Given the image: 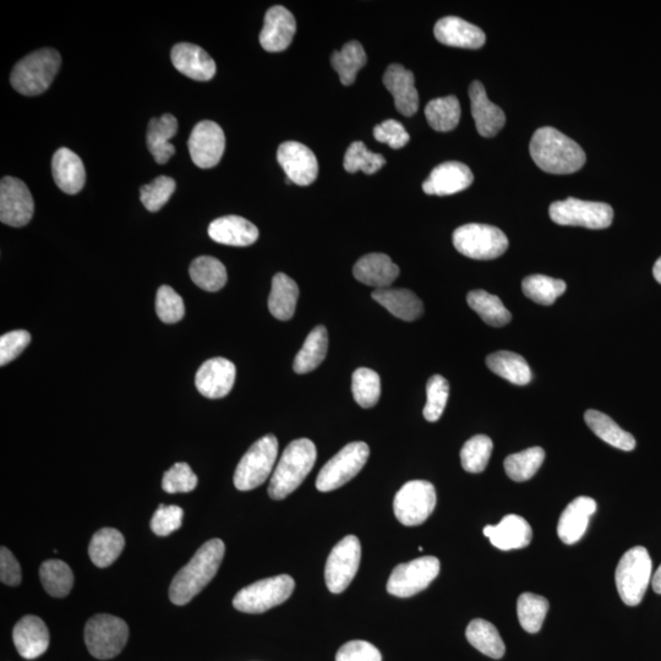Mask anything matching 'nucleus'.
<instances>
[{
    "mask_svg": "<svg viewBox=\"0 0 661 661\" xmlns=\"http://www.w3.org/2000/svg\"><path fill=\"white\" fill-rule=\"evenodd\" d=\"M225 553L226 546L221 539H211L202 545L174 577L169 587L171 602L178 606L191 602L216 576Z\"/></svg>",
    "mask_w": 661,
    "mask_h": 661,
    "instance_id": "nucleus-1",
    "label": "nucleus"
},
{
    "mask_svg": "<svg viewBox=\"0 0 661 661\" xmlns=\"http://www.w3.org/2000/svg\"><path fill=\"white\" fill-rule=\"evenodd\" d=\"M529 151L535 165L551 174L575 173L587 160L582 147L576 141L550 127L535 131Z\"/></svg>",
    "mask_w": 661,
    "mask_h": 661,
    "instance_id": "nucleus-2",
    "label": "nucleus"
},
{
    "mask_svg": "<svg viewBox=\"0 0 661 661\" xmlns=\"http://www.w3.org/2000/svg\"><path fill=\"white\" fill-rule=\"evenodd\" d=\"M316 456L318 452L313 441L299 439L291 442L273 471L269 486L271 499L283 500L296 491L313 471Z\"/></svg>",
    "mask_w": 661,
    "mask_h": 661,
    "instance_id": "nucleus-3",
    "label": "nucleus"
},
{
    "mask_svg": "<svg viewBox=\"0 0 661 661\" xmlns=\"http://www.w3.org/2000/svg\"><path fill=\"white\" fill-rule=\"evenodd\" d=\"M62 65L56 49L43 48L29 54L15 65L10 83L19 94L38 96L48 90Z\"/></svg>",
    "mask_w": 661,
    "mask_h": 661,
    "instance_id": "nucleus-4",
    "label": "nucleus"
},
{
    "mask_svg": "<svg viewBox=\"0 0 661 661\" xmlns=\"http://www.w3.org/2000/svg\"><path fill=\"white\" fill-rule=\"evenodd\" d=\"M652 568V559L643 546H635L621 557L615 581L622 602L628 606L641 604L652 579Z\"/></svg>",
    "mask_w": 661,
    "mask_h": 661,
    "instance_id": "nucleus-5",
    "label": "nucleus"
},
{
    "mask_svg": "<svg viewBox=\"0 0 661 661\" xmlns=\"http://www.w3.org/2000/svg\"><path fill=\"white\" fill-rule=\"evenodd\" d=\"M296 588L291 576L281 575L261 579L238 592L233 606L245 614H262L287 602Z\"/></svg>",
    "mask_w": 661,
    "mask_h": 661,
    "instance_id": "nucleus-6",
    "label": "nucleus"
},
{
    "mask_svg": "<svg viewBox=\"0 0 661 661\" xmlns=\"http://www.w3.org/2000/svg\"><path fill=\"white\" fill-rule=\"evenodd\" d=\"M278 456V441L276 436L266 435L256 441L240 460L234 485L240 491H250L258 488L269 479Z\"/></svg>",
    "mask_w": 661,
    "mask_h": 661,
    "instance_id": "nucleus-7",
    "label": "nucleus"
},
{
    "mask_svg": "<svg viewBox=\"0 0 661 661\" xmlns=\"http://www.w3.org/2000/svg\"><path fill=\"white\" fill-rule=\"evenodd\" d=\"M129 627L117 616L100 614L91 617L85 627V643L92 657L108 660L117 657L127 644Z\"/></svg>",
    "mask_w": 661,
    "mask_h": 661,
    "instance_id": "nucleus-8",
    "label": "nucleus"
},
{
    "mask_svg": "<svg viewBox=\"0 0 661 661\" xmlns=\"http://www.w3.org/2000/svg\"><path fill=\"white\" fill-rule=\"evenodd\" d=\"M508 239L501 229L479 223L457 228L453 233V245L457 251L473 260H494L508 248Z\"/></svg>",
    "mask_w": 661,
    "mask_h": 661,
    "instance_id": "nucleus-9",
    "label": "nucleus"
},
{
    "mask_svg": "<svg viewBox=\"0 0 661 661\" xmlns=\"http://www.w3.org/2000/svg\"><path fill=\"white\" fill-rule=\"evenodd\" d=\"M549 215L556 225L589 229L608 228L614 220V210L610 205L575 198L554 202L550 206Z\"/></svg>",
    "mask_w": 661,
    "mask_h": 661,
    "instance_id": "nucleus-10",
    "label": "nucleus"
},
{
    "mask_svg": "<svg viewBox=\"0 0 661 661\" xmlns=\"http://www.w3.org/2000/svg\"><path fill=\"white\" fill-rule=\"evenodd\" d=\"M369 456L370 449L365 442H352V444L344 446L322 467L319 477L316 479V488L322 493L340 489L362 471Z\"/></svg>",
    "mask_w": 661,
    "mask_h": 661,
    "instance_id": "nucleus-11",
    "label": "nucleus"
},
{
    "mask_svg": "<svg viewBox=\"0 0 661 661\" xmlns=\"http://www.w3.org/2000/svg\"><path fill=\"white\" fill-rule=\"evenodd\" d=\"M435 486L426 480L404 484L393 501V511L403 526H420L431 516L436 506Z\"/></svg>",
    "mask_w": 661,
    "mask_h": 661,
    "instance_id": "nucleus-12",
    "label": "nucleus"
},
{
    "mask_svg": "<svg viewBox=\"0 0 661 661\" xmlns=\"http://www.w3.org/2000/svg\"><path fill=\"white\" fill-rule=\"evenodd\" d=\"M439 573L440 561L437 557H419L395 567L387 582V592L398 598H411L428 588Z\"/></svg>",
    "mask_w": 661,
    "mask_h": 661,
    "instance_id": "nucleus-13",
    "label": "nucleus"
},
{
    "mask_svg": "<svg viewBox=\"0 0 661 661\" xmlns=\"http://www.w3.org/2000/svg\"><path fill=\"white\" fill-rule=\"evenodd\" d=\"M362 545L354 535H347L332 549L325 567V581L329 591L340 594L349 587L359 570Z\"/></svg>",
    "mask_w": 661,
    "mask_h": 661,
    "instance_id": "nucleus-14",
    "label": "nucleus"
},
{
    "mask_svg": "<svg viewBox=\"0 0 661 661\" xmlns=\"http://www.w3.org/2000/svg\"><path fill=\"white\" fill-rule=\"evenodd\" d=\"M35 201L20 179L4 177L0 183V221L10 227H24L32 220Z\"/></svg>",
    "mask_w": 661,
    "mask_h": 661,
    "instance_id": "nucleus-15",
    "label": "nucleus"
},
{
    "mask_svg": "<svg viewBox=\"0 0 661 661\" xmlns=\"http://www.w3.org/2000/svg\"><path fill=\"white\" fill-rule=\"evenodd\" d=\"M188 145L195 165L209 169L221 162L226 149V136L220 125L204 120L191 131Z\"/></svg>",
    "mask_w": 661,
    "mask_h": 661,
    "instance_id": "nucleus-16",
    "label": "nucleus"
},
{
    "mask_svg": "<svg viewBox=\"0 0 661 661\" xmlns=\"http://www.w3.org/2000/svg\"><path fill=\"white\" fill-rule=\"evenodd\" d=\"M277 160L289 182L296 183L300 187L313 184L318 178V158L308 146L297 141H286L278 147Z\"/></svg>",
    "mask_w": 661,
    "mask_h": 661,
    "instance_id": "nucleus-17",
    "label": "nucleus"
},
{
    "mask_svg": "<svg viewBox=\"0 0 661 661\" xmlns=\"http://www.w3.org/2000/svg\"><path fill=\"white\" fill-rule=\"evenodd\" d=\"M236 365L226 358H212L200 366L195 376L196 389L206 398L218 400L232 391L236 381Z\"/></svg>",
    "mask_w": 661,
    "mask_h": 661,
    "instance_id": "nucleus-18",
    "label": "nucleus"
},
{
    "mask_svg": "<svg viewBox=\"0 0 661 661\" xmlns=\"http://www.w3.org/2000/svg\"><path fill=\"white\" fill-rule=\"evenodd\" d=\"M296 31L297 23L293 14L282 5H276L267 10L260 34V45L271 53L286 51Z\"/></svg>",
    "mask_w": 661,
    "mask_h": 661,
    "instance_id": "nucleus-19",
    "label": "nucleus"
},
{
    "mask_svg": "<svg viewBox=\"0 0 661 661\" xmlns=\"http://www.w3.org/2000/svg\"><path fill=\"white\" fill-rule=\"evenodd\" d=\"M473 180L468 166L461 162H445L433 169L423 184V190L428 195H453L471 187Z\"/></svg>",
    "mask_w": 661,
    "mask_h": 661,
    "instance_id": "nucleus-20",
    "label": "nucleus"
},
{
    "mask_svg": "<svg viewBox=\"0 0 661 661\" xmlns=\"http://www.w3.org/2000/svg\"><path fill=\"white\" fill-rule=\"evenodd\" d=\"M172 63L180 73L195 81H210L216 74V63L209 53L193 43H178L171 53Z\"/></svg>",
    "mask_w": 661,
    "mask_h": 661,
    "instance_id": "nucleus-21",
    "label": "nucleus"
},
{
    "mask_svg": "<svg viewBox=\"0 0 661 661\" xmlns=\"http://www.w3.org/2000/svg\"><path fill=\"white\" fill-rule=\"evenodd\" d=\"M472 116L478 133L484 138H494L505 127L506 116L504 111L489 100L485 87L480 81H473L469 87Z\"/></svg>",
    "mask_w": 661,
    "mask_h": 661,
    "instance_id": "nucleus-22",
    "label": "nucleus"
},
{
    "mask_svg": "<svg viewBox=\"0 0 661 661\" xmlns=\"http://www.w3.org/2000/svg\"><path fill=\"white\" fill-rule=\"evenodd\" d=\"M597 511V502L592 497L579 496L565 508L557 524V534L567 545H573L587 532L589 520Z\"/></svg>",
    "mask_w": 661,
    "mask_h": 661,
    "instance_id": "nucleus-23",
    "label": "nucleus"
},
{
    "mask_svg": "<svg viewBox=\"0 0 661 661\" xmlns=\"http://www.w3.org/2000/svg\"><path fill=\"white\" fill-rule=\"evenodd\" d=\"M384 85L395 98L397 111L406 117L418 112L419 95L415 89L414 74L401 64H392L384 75Z\"/></svg>",
    "mask_w": 661,
    "mask_h": 661,
    "instance_id": "nucleus-24",
    "label": "nucleus"
},
{
    "mask_svg": "<svg viewBox=\"0 0 661 661\" xmlns=\"http://www.w3.org/2000/svg\"><path fill=\"white\" fill-rule=\"evenodd\" d=\"M13 641L21 657L37 659L47 652L49 631L40 617L27 615L15 625Z\"/></svg>",
    "mask_w": 661,
    "mask_h": 661,
    "instance_id": "nucleus-25",
    "label": "nucleus"
},
{
    "mask_svg": "<svg viewBox=\"0 0 661 661\" xmlns=\"http://www.w3.org/2000/svg\"><path fill=\"white\" fill-rule=\"evenodd\" d=\"M434 34L437 41L450 47L478 49L486 41L482 29L457 16H447L437 21Z\"/></svg>",
    "mask_w": 661,
    "mask_h": 661,
    "instance_id": "nucleus-26",
    "label": "nucleus"
},
{
    "mask_svg": "<svg viewBox=\"0 0 661 661\" xmlns=\"http://www.w3.org/2000/svg\"><path fill=\"white\" fill-rule=\"evenodd\" d=\"M484 534L495 548L502 551L526 548L531 544L533 538L529 523L517 515L502 518V521L496 526H486Z\"/></svg>",
    "mask_w": 661,
    "mask_h": 661,
    "instance_id": "nucleus-27",
    "label": "nucleus"
},
{
    "mask_svg": "<svg viewBox=\"0 0 661 661\" xmlns=\"http://www.w3.org/2000/svg\"><path fill=\"white\" fill-rule=\"evenodd\" d=\"M52 174L57 187L65 194L75 195L85 187L86 172L84 162L75 152L62 147L54 152Z\"/></svg>",
    "mask_w": 661,
    "mask_h": 661,
    "instance_id": "nucleus-28",
    "label": "nucleus"
},
{
    "mask_svg": "<svg viewBox=\"0 0 661 661\" xmlns=\"http://www.w3.org/2000/svg\"><path fill=\"white\" fill-rule=\"evenodd\" d=\"M353 275L366 286L385 289L390 288L400 276V267L393 264L390 256L386 254H368L354 265Z\"/></svg>",
    "mask_w": 661,
    "mask_h": 661,
    "instance_id": "nucleus-29",
    "label": "nucleus"
},
{
    "mask_svg": "<svg viewBox=\"0 0 661 661\" xmlns=\"http://www.w3.org/2000/svg\"><path fill=\"white\" fill-rule=\"evenodd\" d=\"M209 236L216 243L231 247H249L259 238V229L240 216L217 218L209 227Z\"/></svg>",
    "mask_w": 661,
    "mask_h": 661,
    "instance_id": "nucleus-30",
    "label": "nucleus"
},
{
    "mask_svg": "<svg viewBox=\"0 0 661 661\" xmlns=\"http://www.w3.org/2000/svg\"><path fill=\"white\" fill-rule=\"evenodd\" d=\"M371 297L393 316L403 321H415L424 313V305L417 294L404 288L376 289Z\"/></svg>",
    "mask_w": 661,
    "mask_h": 661,
    "instance_id": "nucleus-31",
    "label": "nucleus"
},
{
    "mask_svg": "<svg viewBox=\"0 0 661 661\" xmlns=\"http://www.w3.org/2000/svg\"><path fill=\"white\" fill-rule=\"evenodd\" d=\"M178 120L172 114H163L161 118L151 119L147 129V146L158 165H166L176 154L169 140L177 134Z\"/></svg>",
    "mask_w": 661,
    "mask_h": 661,
    "instance_id": "nucleus-32",
    "label": "nucleus"
},
{
    "mask_svg": "<svg viewBox=\"0 0 661 661\" xmlns=\"http://www.w3.org/2000/svg\"><path fill=\"white\" fill-rule=\"evenodd\" d=\"M299 298L298 284L284 273H277L272 280L269 310L273 318L291 320L296 313Z\"/></svg>",
    "mask_w": 661,
    "mask_h": 661,
    "instance_id": "nucleus-33",
    "label": "nucleus"
},
{
    "mask_svg": "<svg viewBox=\"0 0 661 661\" xmlns=\"http://www.w3.org/2000/svg\"><path fill=\"white\" fill-rule=\"evenodd\" d=\"M486 365L494 374L513 385L526 386L532 381L531 368L520 354L508 351L496 352L486 358Z\"/></svg>",
    "mask_w": 661,
    "mask_h": 661,
    "instance_id": "nucleus-34",
    "label": "nucleus"
},
{
    "mask_svg": "<svg viewBox=\"0 0 661 661\" xmlns=\"http://www.w3.org/2000/svg\"><path fill=\"white\" fill-rule=\"evenodd\" d=\"M584 420L595 435L616 449L622 451H633L636 447V439L624 429H621L613 419L602 412L589 411L584 414Z\"/></svg>",
    "mask_w": 661,
    "mask_h": 661,
    "instance_id": "nucleus-35",
    "label": "nucleus"
},
{
    "mask_svg": "<svg viewBox=\"0 0 661 661\" xmlns=\"http://www.w3.org/2000/svg\"><path fill=\"white\" fill-rule=\"evenodd\" d=\"M327 351H329V333L325 326L315 327L294 359V371L297 374H308L315 370L324 362Z\"/></svg>",
    "mask_w": 661,
    "mask_h": 661,
    "instance_id": "nucleus-36",
    "label": "nucleus"
},
{
    "mask_svg": "<svg viewBox=\"0 0 661 661\" xmlns=\"http://www.w3.org/2000/svg\"><path fill=\"white\" fill-rule=\"evenodd\" d=\"M124 546L125 539L122 533L114 528H102L91 539L90 559L97 567H109L123 553Z\"/></svg>",
    "mask_w": 661,
    "mask_h": 661,
    "instance_id": "nucleus-37",
    "label": "nucleus"
},
{
    "mask_svg": "<svg viewBox=\"0 0 661 661\" xmlns=\"http://www.w3.org/2000/svg\"><path fill=\"white\" fill-rule=\"evenodd\" d=\"M468 642L480 653L493 659L504 657L506 647L499 631L489 621L475 619L468 625L466 631Z\"/></svg>",
    "mask_w": 661,
    "mask_h": 661,
    "instance_id": "nucleus-38",
    "label": "nucleus"
},
{
    "mask_svg": "<svg viewBox=\"0 0 661 661\" xmlns=\"http://www.w3.org/2000/svg\"><path fill=\"white\" fill-rule=\"evenodd\" d=\"M189 273L196 286L206 292L221 291L228 278L225 265L211 256H200L191 262Z\"/></svg>",
    "mask_w": 661,
    "mask_h": 661,
    "instance_id": "nucleus-39",
    "label": "nucleus"
},
{
    "mask_svg": "<svg viewBox=\"0 0 661 661\" xmlns=\"http://www.w3.org/2000/svg\"><path fill=\"white\" fill-rule=\"evenodd\" d=\"M467 302L469 307L483 319L485 324L502 327L511 322L512 315L502 304L501 299L483 291V289L469 292Z\"/></svg>",
    "mask_w": 661,
    "mask_h": 661,
    "instance_id": "nucleus-40",
    "label": "nucleus"
},
{
    "mask_svg": "<svg viewBox=\"0 0 661 661\" xmlns=\"http://www.w3.org/2000/svg\"><path fill=\"white\" fill-rule=\"evenodd\" d=\"M366 53L362 45L357 41H351L343 46L340 52H333L331 64L337 71L344 86H351L357 79L360 69L366 64Z\"/></svg>",
    "mask_w": 661,
    "mask_h": 661,
    "instance_id": "nucleus-41",
    "label": "nucleus"
},
{
    "mask_svg": "<svg viewBox=\"0 0 661 661\" xmlns=\"http://www.w3.org/2000/svg\"><path fill=\"white\" fill-rule=\"evenodd\" d=\"M425 117L430 127L440 133L456 129L461 119L460 101L455 96L435 98L426 106Z\"/></svg>",
    "mask_w": 661,
    "mask_h": 661,
    "instance_id": "nucleus-42",
    "label": "nucleus"
},
{
    "mask_svg": "<svg viewBox=\"0 0 661 661\" xmlns=\"http://www.w3.org/2000/svg\"><path fill=\"white\" fill-rule=\"evenodd\" d=\"M40 577L45 591L54 598H65L74 586L73 571L68 564L60 560L43 562Z\"/></svg>",
    "mask_w": 661,
    "mask_h": 661,
    "instance_id": "nucleus-43",
    "label": "nucleus"
},
{
    "mask_svg": "<svg viewBox=\"0 0 661 661\" xmlns=\"http://www.w3.org/2000/svg\"><path fill=\"white\" fill-rule=\"evenodd\" d=\"M544 460L545 451L542 447H532V449L508 456L505 460V471L508 477L515 482H527L539 471Z\"/></svg>",
    "mask_w": 661,
    "mask_h": 661,
    "instance_id": "nucleus-44",
    "label": "nucleus"
},
{
    "mask_svg": "<svg viewBox=\"0 0 661 661\" xmlns=\"http://www.w3.org/2000/svg\"><path fill=\"white\" fill-rule=\"evenodd\" d=\"M549 611V602L542 595L523 593L517 602L518 620L524 631L538 633L542 630Z\"/></svg>",
    "mask_w": 661,
    "mask_h": 661,
    "instance_id": "nucleus-45",
    "label": "nucleus"
},
{
    "mask_svg": "<svg viewBox=\"0 0 661 661\" xmlns=\"http://www.w3.org/2000/svg\"><path fill=\"white\" fill-rule=\"evenodd\" d=\"M566 283L543 275H533L524 278L523 293L533 302L540 305L554 304L557 298L566 292Z\"/></svg>",
    "mask_w": 661,
    "mask_h": 661,
    "instance_id": "nucleus-46",
    "label": "nucleus"
},
{
    "mask_svg": "<svg viewBox=\"0 0 661 661\" xmlns=\"http://www.w3.org/2000/svg\"><path fill=\"white\" fill-rule=\"evenodd\" d=\"M352 392L355 402L360 407L368 409L376 406L381 396V380L378 373L368 368L354 371Z\"/></svg>",
    "mask_w": 661,
    "mask_h": 661,
    "instance_id": "nucleus-47",
    "label": "nucleus"
},
{
    "mask_svg": "<svg viewBox=\"0 0 661 661\" xmlns=\"http://www.w3.org/2000/svg\"><path fill=\"white\" fill-rule=\"evenodd\" d=\"M493 441L489 436L477 435L462 447L461 462L464 471L478 474L485 471L493 452Z\"/></svg>",
    "mask_w": 661,
    "mask_h": 661,
    "instance_id": "nucleus-48",
    "label": "nucleus"
},
{
    "mask_svg": "<svg viewBox=\"0 0 661 661\" xmlns=\"http://www.w3.org/2000/svg\"><path fill=\"white\" fill-rule=\"evenodd\" d=\"M385 165V157L366 149L362 141H355L349 146L343 162L344 169L349 173L362 171L365 174H374Z\"/></svg>",
    "mask_w": 661,
    "mask_h": 661,
    "instance_id": "nucleus-49",
    "label": "nucleus"
},
{
    "mask_svg": "<svg viewBox=\"0 0 661 661\" xmlns=\"http://www.w3.org/2000/svg\"><path fill=\"white\" fill-rule=\"evenodd\" d=\"M449 395V381L441 375L431 376L426 385V404L423 412L428 422L434 423L441 418L449 401Z\"/></svg>",
    "mask_w": 661,
    "mask_h": 661,
    "instance_id": "nucleus-50",
    "label": "nucleus"
},
{
    "mask_svg": "<svg viewBox=\"0 0 661 661\" xmlns=\"http://www.w3.org/2000/svg\"><path fill=\"white\" fill-rule=\"evenodd\" d=\"M176 180L166 176L158 177L154 182L140 189V199L147 211L157 212L167 204L176 191Z\"/></svg>",
    "mask_w": 661,
    "mask_h": 661,
    "instance_id": "nucleus-51",
    "label": "nucleus"
},
{
    "mask_svg": "<svg viewBox=\"0 0 661 661\" xmlns=\"http://www.w3.org/2000/svg\"><path fill=\"white\" fill-rule=\"evenodd\" d=\"M156 313L165 324H176L184 318L183 298L173 288L162 286L156 296Z\"/></svg>",
    "mask_w": 661,
    "mask_h": 661,
    "instance_id": "nucleus-52",
    "label": "nucleus"
},
{
    "mask_svg": "<svg viewBox=\"0 0 661 661\" xmlns=\"http://www.w3.org/2000/svg\"><path fill=\"white\" fill-rule=\"evenodd\" d=\"M196 485L198 477L187 463H176L163 475L162 488L168 494L190 493Z\"/></svg>",
    "mask_w": 661,
    "mask_h": 661,
    "instance_id": "nucleus-53",
    "label": "nucleus"
},
{
    "mask_svg": "<svg viewBox=\"0 0 661 661\" xmlns=\"http://www.w3.org/2000/svg\"><path fill=\"white\" fill-rule=\"evenodd\" d=\"M183 510L179 506L161 505L151 520V529L158 537L178 531L183 524Z\"/></svg>",
    "mask_w": 661,
    "mask_h": 661,
    "instance_id": "nucleus-54",
    "label": "nucleus"
},
{
    "mask_svg": "<svg viewBox=\"0 0 661 661\" xmlns=\"http://www.w3.org/2000/svg\"><path fill=\"white\" fill-rule=\"evenodd\" d=\"M31 342V335L25 330L5 333L0 337V365L13 362L25 351Z\"/></svg>",
    "mask_w": 661,
    "mask_h": 661,
    "instance_id": "nucleus-55",
    "label": "nucleus"
},
{
    "mask_svg": "<svg viewBox=\"0 0 661 661\" xmlns=\"http://www.w3.org/2000/svg\"><path fill=\"white\" fill-rule=\"evenodd\" d=\"M374 138L382 144H387L393 150L402 149L409 142V134L403 125L397 120L389 119L384 123L376 125Z\"/></svg>",
    "mask_w": 661,
    "mask_h": 661,
    "instance_id": "nucleus-56",
    "label": "nucleus"
},
{
    "mask_svg": "<svg viewBox=\"0 0 661 661\" xmlns=\"http://www.w3.org/2000/svg\"><path fill=\"white\" fill-rule=\"evenodd\" d=\"M381 653L373 644L365 641H351L338 650L336 661H381Z\"/></svg>",
    "mask_w": 661,
    "mask_h": 661,
    "instance_id": "nucleus-57",
    "label": "nucleus"
},
{
    "mask_svg": "<svg viewBox=\"0 0 661 661\" xmlns=\"http://www.w3.org/2000/svg\"><path fill=\"white\" fill-rule=\"evenodd\" d=\"M0 579L7 586L16 587L21 583L23 575H21V567L18 560L7 548L0 550Z\"/></svg>",
    "mask_w": 661,
    "mask_h": 661,
    "instance_id": "nucleus-58",
    "label": "nucleus"
},
{
    "mask_svg": "<svg viewBox=\"0 0 661 661\" xmlns=\"http://www.w3.org/2000/svg\"><path fill=\"white\" fill-rule=\"evenodd\" d=\"M652 587L655 593L661 594V565L658 567L657 572H655L654 576L652 577Z\"/></svg>",
    "mask_w": 661,
    "mask_h": 661,
    "instance_id": "nucleus-59",
    "label": "nucleus"
},
{
    "mask_svg": "<svg viewBox=\"0 0 661 661\" xmlns=\"http://www.w3.org/2000/svg\"><path fill=\"white\" fill-rule=\"evenodd\" d=\"M653 275L655 280H657L661 284V258L658 259L657 262H655Z\"/></svg>",
    "mask_w": 661,
    "mask_h": 661,
    "instance_id": "nucleus-60",
    "label": "nucleus"
}]
</instances>
